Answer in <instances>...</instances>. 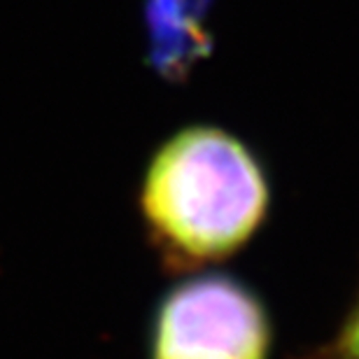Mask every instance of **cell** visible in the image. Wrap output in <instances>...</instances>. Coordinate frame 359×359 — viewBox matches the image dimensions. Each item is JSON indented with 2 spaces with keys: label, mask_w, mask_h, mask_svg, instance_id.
Listing matches in <instances>:
<instances>
[{
  "label": "cell",
  "mask_w": 359,
  "mask_h": 359,
  "mask_svg": "<svg viewBox=\"0 0 359 359\" xmlns=\"http://www.w3.org/2000/svg\"><path fill=\"white\" fill-rule=\"evenodd\" d=\"M140 205L156 241L194 262L238 250L262 224L269 187L259 163L233 135L191 126L149 161Z\"/></svg>",
  "instance_id": "cell-1"
},
{
  "label": "cell",
  "mask_w": 359,
  "mask_h": 359,
  "mask_svg": "<svg viewBox=\"0 0 359 359\" xmlns=\"http://www.w3.org/2000/svg\"><path fill=\"white\" fill-rule=\"evenodd\" d=\"M271 329L255 294L224 276L175 287L156 311L149 359H269Z\"/></svg>",
  "instance_id": "cell-2"
},
{
  "label": "cell",
  "mask_w": 359,
  "mask_h": 359,
  "mask_svg": "<svg viewBox=\"0 0 359 359\" xmlns=\"http://www.w3.org/2000/svg\"><path fill=\"white\" fill-rule=\"evenodd\" d=\"M210 0H147L145 19L152 63L166 77L184 75L208 52Z\"/></svg>",
  "instance_id": "cell-3"
},
{
  "label": "cell",
  "mask_w": 359,
  "mask_h": 359,
  "mask_svg": "<svg viewBox=\"0 0 359 359\" xmlns=\"http://www.w3.org/2000/svg\"><path fill=\"white\" fill-rule=\"evenodd\" d=\"M322 359H359V304L348 315L346 325L336 336V341L325 350Z\"/></svg>",
  "instance_id": "cell-4"
}]
</instances>
